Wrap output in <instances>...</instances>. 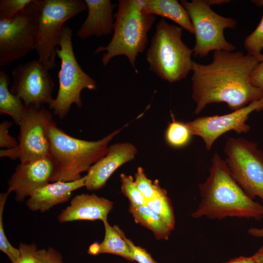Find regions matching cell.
Returning <instances> with one entry per match:
<instances>
[{"label": "cell", "instance_id": "obj_28", "mask_svg": "<svg viewBox=\"0 0 263 263\" xmlns=\"http://www.w3.org/2000/svg\"><path fill=\"white\" fill-rule=\"evenodd\" d=\"M120 178L121 191L129 199L130 204L133 206L146 205V200L136 187L132 177L121 173Z\"/></svg>", "mask_w": 263, "mask_h": 263}, {"label": "cell", "instance_id": "obj_2", "mask_svg": "<svg viewBox=\"0 0 263 263\" xmlns=\"http://www.w3.org/2000/svg\"><path fill=\"white\" fill-rule=\"evenodd\" d=\"M199 191L201 201L191 214L194 218H263V205L244 192L233 178L226 162L217 152L212 158L208 176L199 184Z\"/></svg>", "mask_w": 263, "mask_h": 263}, {"label": "cell", "instance_id": "obj_22", "mask_svg": "<svg viewBox=\"0 0 263 263\" xmlns=\"http://www.w3.org/2000/svg\"><path fill=\"white\" fill-rule=\"evenodd\" d=\"M103 223L105 236L102 242L98 244V254H112L133 262L131 248L126 241L114 227L110 225L107 220Z\"/></svg>", "mask_w": 263, "mask_h": 263}, {"label": "cell", "instance_id": "obj_31", "mask_svg": "<svg viewBox=\"0 0 263 263\" xmlns=\"http://www.w3.org/2000/svg\"><path fill=\"white\" fill-rule=\"evenodd\" d=\"M20 254L18 259L10 263H37L36 255L38 250L35 244L20 243L19 246Z\"/></svg>", "mask_w": 263, "mask_h": 263}, {"label": "cell", "instance_id": "obj_36", "mask_svg": "<svg viewBox=\"0 0 263 263\" xmlns=\"http://www.w3.org/2000/svg\"><path fill=\"white\" fill-rule=\"evenodd\" d=\"M248 234L255 237L263 238V227L256 228L252 227L248 230Z\"/></svg>", "mask_w": 263, "mask_h": 263}, {"label": "cell", "instance_id": "obj_25", "mask_svg": "<svg viewBox=\"0 0 263 263\" xmlns=\"http://www.w3.org/2000/svg\"><path fill=\"white\" fill-rule=\"evenodd\" d=\"M253 3L259 6H263V0H254ZM244 46L247 54L257 58L262 54L263 49V16L254 31L244 39Z\"/></svg>", "mask_w": 263, "mask_h": 263}, {"label": "cell", "instance_id": "obj_20", "mask_svg": "<svg viewBox=\"0 0 263 263\" xmlns=\"http://www.w3.org/2000/svg\"><path fill=\"white\" fill-rule=\"evenodd\" d=\"M10 80L8 75L3 71H0V113L6 114L13 120L15 124L19 125L25 111L21 99L10 90Z\"/></svg>", "mask_w": 263, "mask_h": 263}, {"label": "cell", "instance_id": "obj_7", "mask_svg": "<svg viewBox=\"0 0 263 263\" xmlns=\"http://www.w3.org/2000/svg\"><path fill=\"white\" fill-rule=\"evenodd\" d=\"M73 33L69 26H64L59 48L56 50L57 56L61 62L58 74V90L56 97L49 105V109L53 110L54 114L61 119L66 116L73 104L81 108V92L83 90H94L97 88L94 80L82 69L75 58Z\"/></svg>", "mask_w": 263, "mask_h": 263}, {"label": "cell", "instance_id": "obj_3", "mask_svg": "<svg viewBox=\"0 0 263 263\" xmlns=\"http://www.w3.org/2000/svg\"><path fill=\"white\" fill-rule=\"evenodd\" d=\"M126 126L98 140L87 141L67 134L53 120L48 127L50 156L54 164L51 182H70L82 178V172L88 171L106 154L109 142Z\"/></svg>", "mask_w": 263, "mask_h": 263}, {"label": "cell", "instance_id": "obj_6", "mask_svg": "<svg viewBox=\"0 0 263 263\" xmlns=\"http://www.w3.org/2000/svg\"><path fill=\"white\" fill-rule=\"evenodd\" d=\"M30 5L36 21L38 60L51 70L56 65L64 23L87 6L81 0H32Z\"/></svg>", "mask_w": 263, "mask_h": 263}, {"label": "cell", "instance_id": "obj_9", "mask_svg": "<svg viewBox=\"0 0 263 263\" xmlns=\"http://www.w3.org/2000/svg\"><path fill=\"white\" fill-rule=\"evenodd\" d=\"M224 151L237 184L250 198L258 197L263 203V151L257 144L242 137H229Z\"/></svg>", "mask_w": 263, "mask_h": 263}, {"label": "cell", "instance_id": "obj_15", "mask_svg": "<svg viewBox=\"0 0 263 263\" xmlns=\"http://www.w3.org/2000/svg\"><path fill=\"white\" fill-rule=\"evenodd\" d=\"M136 147L129 142L109 146L106 154L92 165L85 175V187L90 191L101 189L113 173L120 166L134 159Z\"/></svg>", "mask_w": 263, "mask_h": 263}, {"label": "cell", "instance_id": "obj_34", "mask_svg": "<svg viewBox=\"0 0 263 263\" xmlns=\"http://www.w3.org/2000/svg\"><path fill=\"white\" fill-rule=\"evenodd\" d=\"M258 59L260 62L252 73L250 82L254 86L263 89V55Z\"/></svg>", "mask_w": 263, "mask_h": 263}, {"label": "cell", "instance_id": "obj_33", "mask_svg": "<svg viewBox=\"0 0 263 263\" xmlns=\"http://www.w3.org/2000/svg\"><path fill=\"white\" fill-rule=\"evenodd\" d=\"M12 123L4 120L0 124V147L9 150L17 147L19 143L16 139L11 136L8 132V129L11 127Z\"/></svg>", "mask_w": 263, "mask_h": 263}, {"label": "cell", "instance_id": "obj_8", "mask_svg": "<svg viewBox=\"0 0 263 263\" xmlns=\"http://www.w3.org/2000/svg\"><path fill=\"white\" fill-rule=\"evenodd\" d=\"M230 1L226 0H185L180 1L187 11L191 21L195 43L193 55L195 57L207 56L211 51H234L236 47L225 39L224 31L226 28L234 29L237 21L215 13L210 7L213 4H221Z\"/></svg>", "mask_w": 263, "mask_h": 263}, {"label": "cell", "instance_id": "obj_35", "mask_svg": "<svg viewBox=\"0 0 263 263\" xmlns=\"http://www.w3.org/2000/svg\"><path fill=\"white\" fill-rule=\"evenodd\" d=\"M225 263H256L254 257L240 256L235 258Z\"/></svg>", "mask_w": 263, "mask_h": 263}, {"label": "cell", "instance_id": "obj_23", "mask_svg": "<svg viewBox=\"0 0 263 263\" xmlns=\"http://www.w3.org/2000/svg\"><path fill=\"white\" fill-rule=\"evenodd\" d=\"M172 230L175 226V217L173 207L167 191L163 188L155 197L148 201L146 204Z\"/></svg>", "mask_w": 263, "mask_h": 263}, {"label": "cell", "instance_id": "obj_37", "mask_svg": "<svg viewBox=\"0 0 263 263\" xmlns=\"http://www.w3.org/2000/svg\"><path fill=\"white\" fill-rule=\"evenodd\" d=\"M256 263H263V245L253 255Z\"/></svg>", "mask_w": 263, "mask_h": 263}, {"label": "cell", "instance_id": "obj_27", "mask_svg": "<svg viewBox=\"0 0 263 263\" xmlns=\"http://www.w3.org/2000/svg\"><path fill=\"white\" fill-rule=\"evenodd\" d=\"M135 184L146 201L155 197L162 190L158 182H152L146 176L142 168L139 167L135 174Z\"/></svg>", "mask_w": 263, "mask_h": 263}, {"label": "cell", "instance_id": "obj_21", "mask_svg": "<svg viewBox=\"0 0 263 263\" xmlns=\"http://www.w3.org/2000/svg\"><path fill=\"white\" fill-rule=\"evenodd\" d=\"M129 211L136 223L151 231L157 239H168L171 229L147 205L133 206L130 204Z\"/></svg>", "mask_w": 263, "mask_h": 263}, {"label": "cell", "instance_id": "obj_19", "mask_svg": "<svg viewBox=\"0 0 263 263\" xmlns=\"http://www.w3.org/2000/svg\"><path fill=\"white\" fill-rule=\"evenodd\" d=\"M141 2L144 10L148 13L169 19L190 33H194L188 14L178 0H141Z\"/></svg>", "mask_w": 263, "mask_h": 263}, {"label": "cell", "instance_id": "obj_29", "mask_svg": "<svg viewBox=\"0 0 263 263\" xmlns=\"http://www.w3.org/2000/svg\"><path fill=\"white\" fill-rule=\"evenodd\" d=\"M32 0H0V20H10L21 13Z\"/></svg>", "mask_w": 263, "mask_h": 263}, {"label": "cell", "instance_id": "obj_18", "mask_svg": "<svg viewBox=\"0 0 263 263\" xmlns=\"http://www.w3.org/2000/svg\"><path fill=\"white\" fill-rule=\"evenodd\" d=\"M86 176L70 182H50L37 189L27 199L26 205L34 211L45 212L54 206L68 201L73 192L85 186Z\"/></svg>", "mask_w": 263, "mask_h": 263}, {"label": "cell", "instance_id": "obj_16", "mask_svg": "<svg viewBox=\"0 0 263 263\" xmlns=\"http://www.w3.org/2000/svg\"><path fill=\"white\" fill-rule=\"evenodd\" d=\"M113 203L94 194L82 193L75 196L70 204L57 216L60 223L78 220H107Z\"/></svg>", "mask_w": 263, "mask_h": 263}, {"label": "cell", "instance_id": "obj_4", "mask_svg": "<svg viewBox=\"0 0 263 263\" xmlns=\"http://www.w3.org/2000/svg\"><path fill=\"white\" fill-rule=\"evenodd\" d=\"M114 16L113 33L110 41L106 46L98 47L94 54L105 52L101 58L103 66L107 65L114 57L125 56L136 71V57L146 49L148 34L156 18L144 10L141 0H119Z\"/></svg>", "mask_w": 263, "mask_h": 263}, {"label": "cell", "instance_id": "obj_30", "mask_svg": "<svg viewBox=\"0 0 263 263\" xmlns=\"http://www.w3.org/2000/svg\"><path fill=\"white\" fill-rule=\"evenodd\" d=\"M113 227L129 245L133 261H136L138 263H158L145 248L134 245L132 241L127 238L123 231L117 225H114Z\"/></svg>", "mask_w": 263, "mask_h": 263}, {"label": "cell", "instance_id": "obj_24", "mask_svg": "<svg viewBox=\"0 0 263 263\" xmlns=\"http://www.w3.org/2000/svg\"><path fill=\"white\" fill-rule=\"evenodd\" d=\"M172 117L166 130V140L172 147H183L189 143L192 135L186 123L175 120L173 115Z\"/></svg>", "mask_w": 263, "mask_h": 263}, {"label": "cell", "instance_id": "obj_10", "mask_svg": "<svg viewBox=\"0 0 263 263\" xmlns=\"http://www.w3.org/2000/svg\"><path fill=\"white\" fill-rule=\"evenodd\" d=\"M53 120L52 114L43 106L26 107L19 124L18 145L12 149L1 150L0 157L19 159L22 163L50 156L48 127Z\"/></svg>", "mask_w": 263, "mask_h": 263}, {"label": "cell", "instance_id": "obj_32", "mask_svg": "<svg viewBox=\"0 0 263 263\" xmlns=\"http://www.w3.org/2000/svg\"><path fill=\"white\" fill-rule=\"evenodd\" d=\"M36 258L37 263H63L61 254L51 247L38 249Z\"/></svg>", "mask_w": 263, "mask_h": 263}, {"label": "cell", "instance_id": "obj_12", "mask_svg": "<svg viewBox=\"0 0 263 263\" xmlns=\"http://www.w3.org/2000/svg\"><path fill=\"white\" fill-rule=\"evenodd\" d=\"M49 70L38 59L19 65L12 71L10 91L21 99L25 107L50 105L54 99L55 84Z\"/></svg>", "mask_w": 263, "mask_h": 263}, {"label": "cell", "instance_id": "obj_5", "mask_svg": "<svg viewBox=\"0 0 263 263\" xmlns=\"http://www.w3.org/2000/svg\"><path fill=\"white\" fill-rule=\"evenodd\" d=\"M182 31L161 19L146 53L149 70L170 83L185 79L192 71L193 50L183 41Z\"/></svg>", "mask_w": 263, "mask_h": 263}, {"label": "cell", "instance_id": "obj_14", "mask_svg": "<svg viewBox=\"0 0 263 263\" xmlns=\"http://www.w3.org/2000/svg\"><path fill=\"white\" fill-rule=\"evenodd\" d=\"M54 164L50 156L20 163L8 182L7 191L15 193V200L22 202L37 189L50 183Z\"/></svg>", "mask_w": 263, "mask_h": 263}, {"label": "cell", "instance_id": "obj_11", "mask_svg": "<svg viewBox=\"0 0 263 263\" xmlns=\"http://www.w3.org/2000/svg\"><path fill=\"white\" fill-rule=\"evenodd\" d=\"M30 3L14 19L0 20V67L7 66L36 50L37 25Z\"/></svg>", "mask_w": 263, "mask_h": 263}, {"label": "cell", "instance_id": "obj_13", "mask_svg": "<svg viewBox=\"0 0 263 263\" xmlns=\"http://www.w3.org/2000/svg\"><path fill=\"white\" fill-rule=\"evenodd\" d=\"M263 110V98L224 115H214L198 117L186 123L192 135L201 137L206 148L210 150L215 141L224 133L234 131L238 134L249 132L246 124L249 114L254 111Z\"/></svg>", "mask_w": 263, "mask_h": 263}, {"label": "cell", "instance_id": "obj_26", "mask_svg": "<svg viewBox=\"0 0 263 263\" xmlns=\"http://www.w3.org/2000/svg\"><path fill=\"white\" fill-rule=\"evenodd\" d=\"M8 191L0 194V250L8 257L11 262H15L19 257V250L14 247L8 240L5 234L3 222V212Z\"/></svg>", "mask_w": 263, "mask_h": 263}, {"label": "cell", "instance_id": "obj_1", "mask_svg": "<svg viewBox=\"0 0 263 263\" xmlns=\"http://www.w3.org/2000/svg\"><path fill=\"white\" fill-rule=\"evenodd\" d=\"M260 62L255 56L240 51L213 52L207 64L192 63V94L198 114L208 104L224 102L232 111L263 98V89L250 82Z\"/></svg>", "mask_w": 263, "mask_h": 263}, {"label": "cell", "instance_id": "obj_17", "mask_svg": "<svg viewBox=\"0 0 263 263\" xmlns=\"http://www.w3.org/2000/svg\"><path fill=\"white\" fill-rule=\"evenodd\" d=\"M88 14L76 33L80 39L91 36L102 37L113 31L116 5L110 0H84Z\"/></svg>", "mask_w": 263, "mask_h": 263}]
</instances>
